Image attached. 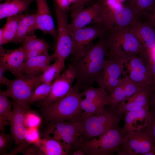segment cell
<instances>
[{
	"label": "cell",
	"instance_id": "cell-37",
	"mask_svg": "<svg viewBox=\"0 0 155 155\" xmlns=\"http://www.w3.org/2000/svg\"><path fill=\"white\" fill-rule=\"evenodd\" d=\"M155 3V0H137L135 9L139 16L150 9Z\"/></svg>",
	"mask_w": 155,
	"mask_h": 155
},
{
	"label": "cell",
	"instance_id": "cell-12",
	"mask_svg": "<svg viewBox=\"0 0 155 155\" xmlns=\"http://www.w3.org/2000/svg\"><path fill=\"white\" fill-rule=\"evenodd\" d=\"M129 73L128 76L132 80L144 86H150L153 78L148 57L140 54L130 57L124 63Z\"/></svg>",
	"mask_w": 155,
	"mask_h": 155
},
{
	"label": "cell",
	"instance_id": "cell-2",
	"mask_svg": "<svg viewBox=\"0 0 155 155\" xmlns=\"http://www.w3.org/2000/svg\"><path fill=\"white\" fill-rule=\"evenodd\" d=\"M77 84L61 99L41 107L43 118L48 123L59 121H80L84 111L81 106L83 96Z\"/></svg>",
	"mask_w": 155,
	"mask_h": 155
},
{
	"label": "cell",
	"instance_id": "cell-18",
	"mask_svg": "<svg viewBox=\"0 0 155 155\" xmlns=\"http://www.w3.org/2000/svg\"><path fill=\"white\" fill-rule=\"evenodd\" d=\"M128 28L142 44L149 57L155 48V29L148 23L138 19Z\"/></svg>",
	"mask_w": 155,
	"mask_h": 155
},
{
	"label": "cell",
	"instance_id": "cell-4",
	"mask_svg": "<svg viewBox=\"0 0 155 155\" xmlns=\"http://www.w3.org/2000/svg\"><path fill=\"white\" fill-rule=\"evenodd\" d=\"M106 37L108 46L107 56L117 58L124 62L133 55L148 57L142 44L128 27L108 30Z\"/></svg>",
	"mask_w": 155,
	"mask_h": 155
},
{
	"label": "cell",
	"instance_id": "cell-10",
	"mask_svg": "<svg viewBox=\"0 0 155 155\" xmlns=\"http://www.w3.org/2000/svg\"><path fill=\"white\" fill-rule=\"evenodd\" d=\"M128 137L116 152L117 155H145L155 144L144 128L128 132Z\"/></svg>",
	"mask_w": 155,
	"mask_h": 155
},
{
	"label": "cell",
	"instance_id": "cell-16",
	"mask_svg": "<svg viewBox=\"0 0 155 155\" xmlns=\"http://www.w3.org/2000/svg\"><path fill=\"white\" fill-rule=\"evenodd\" d=\"M24 62L23 48L6 49L0 46V69L5 72L11 71L16 78L24 74L22 69Z\"/></svg>",
	"mask_w": 155,
	"mask_h": 155
},
{
	"label": "cell",
	"instance_id": "cell-23",
	"mask_svg": "<svg viewBox=\"0 0 155 155\" xmlns=\"http://www.w3.org/2000/svg\"><path fill=\"white\" fill-rule=\"evenodd\" d=\"M34 0H5L0 4V19L28 11Z\"/></svg>",
	"mask_w": 155,
	"mask_h": 155
},
{
	"label": "cell",
	"instance_id": "cell-51",
	"mask_svg": "<svg viewBox=\"0 0 155 155\" xmlns=\"http://www.w3.org/2000/svg\"><path fill=\"white\" fill-rule=\"evenodd\" d=\"M2 0H0V1H2Z\"/></svg>",
	"mask_w": 155,
	"mask_h": 155
},
{
	"label": "cell",
	"instance_id": "cell-22",
	"mask_svg": "<svg viewBox=\"0 0 155 155\" xmlns=\"http://www.w3.org/2000/svg\"><path fill=\"white\" fill-rule=\"evenodd\" d=\"M57 57L54 53L50 55L48 51L30 58L24 62L22 69L23 74L36 75H40Z\"/></svg>",
	"mask_w": 155,
	"mask_h": 155
},
{
	"label": "cell",
	"instance_id": "cell-45",
	"mask_svg": "<svg viewBox=\"0 0 155 155\" xmlns=\"http://www.w3.org/2000/svg\"><path fill=\"white\" fill-rule=\"evenodd\" d=\"M80 3L81 5L83 7H84L85 5L87 4V3L89 1L91 0H80Z\"/></svg>",
	"mask_w": 155,
	"mask_h": 155
},
{
	"label": "cell",
	"instance_id": "cell-6",
	"mask_svg": "<svg viewBox=\"0 0 155 155\" xmlns=\"http://www.w3.org/2000/svg\"><path fill=\"white\" fill-rule=\"evenodd\" d=\"M81 122L59 121L48 123L42 136L61 142L68 154L72 146L79 142L82 135Z\"/></svg>",
	"mask_w": 155,
	"mask_h": 155
},
{
	"label": "cell",
	"instance_id": "cell-41",
	"mask_svg": "<svg viewBox=\"0 0 155 155\" xmlns=\"http://www.w3.org/2000/svg\"><path fill=\"white\" fill-rule=\"evenodd\" d=\"M150 106L155 107V88L151 86L150 96Z\"/></svg>",
	"mask_w": 155,
	"mask_h": 155
},
{
	"label": "cell",
	"instance_id": "cell-9",
	"mask_svg": "<svg viewBox=\"0 0 155 155\" xmlns=\"http://www.w3.org/2000/svg\"><path fill=\"white\" fill-rule=\"evenodd\" d=\"M53 1L54 11L57 20V30L55 50L57 58L65 61L71 54L72 42L68 29L67 12L60 9Z\"/></svg>",
	"mask_w": 155,
	"mask_h": 155
},
{
	"label": "cell",
	"instance_id": "cell-5",
	"mask_svg": "<svg viewBox=\"0 0 155 155\" xmlns=\"http://www.w3.org/2000/svg\"><path fill=\"white\" fill-rule=\"evenodd\" d=\"M128 136V132L118 125L100 136L78 143L72 148H75L76 150H81L84 155H113L125 142Z\"/></svg>",
	"mask_w": 155,
	"mask_h": 155
},
{
	"label": "cell",
	"instance_id": "cell-29",
	"mask_svg": "<svg viewBox=\"0 0 155 155\" xmlns=\"http://www.w3.org/2000/svg\"><path fill=\"white\" fill-rule=\"evenodd\" d=\"M106 103V100L90 101L85 98L82 100L81 106L84 113L97 114L103 111Z\"/></svg>",
	"mask_w": 155,
	"mask_h": 155
},
{
	"label": "cell",
	"instance_id": "cell-49",
	"mask_svg": "<svg viewBox=\"0 0 155 155\" xmlns=\"http://www.w3.org/2000/svg\"><path fill=\"white\" fill-rule=\"evenodd\" d=\"M151 86L155 88V78L153 79V83Z\"/></svg>",
	"mask_w": 155,
	"mask_h": 155
},
{
	"label": "cell",
	"instance_id": "cell-19",
	"mask_svg": "<svg viewBox=\"0 0 155 155\" xmlns=\"http://www.w3.org/2000/svg\"><path fill=\"white\" fill-rule=\"evenodd\" d=\"M150 107L148 105L138 110L125 113L123 128L128 132L139 130L148 126L153 117Z\"/></svg>",
	"mask_w": 155,
	"mask_h": 155
},
{
	"label": "cell",
	"instance_id": "cell-7",
	"mask_svg": "<svg viewBox=\"0 0 155 155\" xmlns=\"http://www.w3.org/2000/svg\"><path fill=\"white\" fill-rule=\"evenodd\" d=\"M40 75L24 74L11 80L5 92L8 97H11L22 106L29 108L28 102L30 97L36 88L41 84Z\"/></svg>",
	"mask_w": 155,
	"mask_h": 155
},
{
	"label": "cell",
	"instance_id": "cell-24",
	"mask_svg": "<svg viewBox=\"0 0 155 155\" xmlns=\"http://www.w3.org/2000/svg\"><path fill=\"white\" fill-rule=\"evenodd\" d=\"M37 29L35 13L24 14L19 22L14 42L18 43L22 42L27 36L34 34Z\"/></svg>",
	"mask_w": 155,
	"mask_h": 155
},
{
	"label": "cell",
	"instance_id": "cell-15",
	"mask_svg": "<svg viewBox=\"0 0 155 155\" xmlns=\"http://www.w3.org/2000/svg\"><path fill=\"white\" fill-rule=\"evenodd\" d=\"M102 10V4L98 0L97 2L86 8L71 13V19L68 26L69 34L90 23L99 24Z\"/></svg>",
	"mask_w": 155,
	"mask_h": 155
},
{
	"label": "cell",
	"instance_id": "cell-31",
	"mask_svg": "<svg viewBox=\"0 0 155 155\" xmlns=\"http://www.w3.org/2000/svg\"><path fill=\"white\" fill-rule=\"evenodd\" d=\"M82 92L85 99L90 101L107 100L109 93L103 88L99 87L94 88L89 86L84 89Z\"/></svg>",
	"mask_w": 155,
	"mask_h": 155
},
{
	"label": "cell",
	"instance_id": "cell-8",
	"mask_svg": "<svg viewBox=\"0 0 155 155\" xmlns=\"http://www.w3.org/2000/svg\"><path fill=\"white\" fill-rule=\"evenodd\" d=\"M108 29L103 25L95 24L89 27L74 30L70 34L72 42L71 55L72 57L78 58L83 56L96 38L104 36Z\"/></svg>",
	"mask_w": 155,
	"mask_h": 155
},
{
	"label": "cell",
	"instance_id": "cell-47",
	"mask_svg": "<svg viewBox=\"0 0 155 155\" xmlns=\"http://www.w3.org/2000/svg\"><path fill=\"white\" fill-rule=\"evenodd\" d=\"M137 0H127V1L132 6L135 7Z\"/></svg>",
	"mask_w": 155,
	"mask_h": 155
},
{
	"label": "cell",
	"instance_id": "cell-35",
	"mask_svg": "<svg viewBox=\"0 0 155 155\" xmlns=\"http://www.w3.org/2000/svg\"><path fill=\"white\" fill-rule=\"evenodd\" d=\"M13 140L12 136L10 134H6L4 132L0 133V154L1 155H6L8 148Z\"/></svg>",
	"mask_w": 155,
	"mask_h": 155
},
{
	"label": "cell",
	"instance_id": "cell-39",
	"mask_svg": "<svg viewBox=\"0 0 155 155\" xmlns=\"http://www.w3.org/2000/svg\"><path fill=\"white\" fill-rule=\"evenodd\" d=\"M150 108L152 113V118L149 124L144 128L155 144V107L150 106Z\"/></svg>",
	"mask_w": 155,
	"mask_h": 155
},
{
	"label": "cell",
	"instance_id": "cell-42",
	"mask_svg": "<svg viewBox=\"0 0 155 155\" xmlns=\"http://www.w3.org/2000/svg\"><path fill=\"white\" fill-rule=\"evenodd\" d=\"M5 72L0 69V83L7 86L9 84L11 80H8L4 76V74Z\"/></svg>",
	"mask_w": 155,
	"mask_h": 155
},
{
	"label": "cell",
	"instance_id": "cell-3",
	"mask_svg": "<svg viewBox=\"0 0 155 155\" xmlns=\"http://www.w3.org/2000/svg\"><path fill=\"white\" fill-rule=\"evenodd\" d=\"M108 105L98 114L84 113L80 120L82 133L80 143L102 134L118 125L120 121L124 119V114L118 111L116 107Z\"/></svg>",
	"mask_w": 155,
	"mask_h": 155
},
{
	"label": "cell",
	"instance_id": "cell-27",
	"mask_svg": "<svg viewBox=\"0 0 155 155\" xmlns=\"http://www.w3.org/2000/svg\"><path fill=\"white\" fill-rule=\"evenodd\" d=\"M54 62L49 65L40 75V84L51 82L54 80L60 74L65 66V61L56 58Z\"/></svg>",
	"mask_w": 155,
	"mask_h": 155
},
{
	"label": "cell",
	"instance_id": "cell-50",
	"mask_svg": "<svg viewBox=\"0 0 155 155\" xmlns=\"http://www.w3.org/2000/svg\"><path fill=\"white\" fill-rule=\"evenodd\" d=\"M121 2L124 3L125 1H127V0H119Z\"/></svg>",
	"mask_w": 155,
	"mask_h": 155
},
{
	"label": "cell",
	"instance_id": "cell-1",
	"mask_svg": "<svg viewBox=\"0 0 155 155\" xmlns=\"http://www.w3.org/2000/svg\"><path fill=\"white\" fill-rule=\"evenodd\" d=\"M105 36L99 38L95 44H92L83 56L72 57L71 59L69 64L74 69L76 84L80 89L91 86L96 82L101 73L108 49Z\"/></svg>",
	"mask_w": 155,
	"mask_h": 155
},
{
	"label": "cell",
	"instance_id": "cell-20",
	"mask_svg": "<svg viewBox=\"0 0 155 155\" xmlns=\"http://www.w3.org/2000/svg\"><path fill=\"white\" fill-rule=\"evenodd\" d=\"M37 10L35 13L38 29L44 34L50 35L56 43L57 32L46 0H35Z\"/></svg>",
	"mask_w": 155,
	"mask_h": 155
},
{
	"label": "cell",
	"instance_id": "cell-21",
	"mask_svg": "<svg viewBox=\"0 0 155 155\" xmlns=\"http://www.w3.org/2000/svg\"><path fill=\"white\" fill-rule=\"evenodd\" d=\"M151 86L146 87L125 99L117 106V110L124 114L127 112L140 109L150 104Z\"/></svg>",
	"mask_w": 155,
	"mask_h": 155
},
{
	"label": "cell",
	"instance_id": "cell-30",
	"mask_svg": "<svg viewBox=\"0 0 155 155\" xmlns=\"http://www.w3.org/2000/svg\"><path fill=\"white\" fill-rule=\"evenodd\" d=\"M53 83H43L38 85L31 94L28 102V105L29 106L33 103L46 98L50 93Z\"/></svg>",
	"mask_w": 155,
	"mask_h": 155
},
{
	"label": "cell",
	"instance_id": "cell-34",
	"mask_svg": "<svg viewBox=\"0 0 155 155\" xmlns=\"http://www.w3.org/2000/svg\"><path fill=\"white\" fill-rule=\"evenodd\" d=\"M5 91L0 90V117L6 118L9 121L12 115L11 103Z\"/></svg>",
	"mask_w": 155,
	"mask_h": 155
},
{
	"label": "cell",
	"instance_id": "cell-17",
	"mask_svg": "<svg viewBox=\"0 0 155 155\" xmlns=\"http://www.w3.org/2000/svg\"><path fill=\"white\" fill-rule=\"evenodd\" d=\"M12 115L9 121L11 135L17 145H18L26 139L28 133L25 124L26 113L29 109L22 106L13 100Z\"/></svg>",
	"mask_w": 155,
	"mask_h": 155
},
{
	"label": "cell",
	"instance_id": "cell-43",
	"mask_svg": "<svg viewBox=\"0 0 155 155\" xmlns=\"http://www.w3.org/2000/svg\"><path fill=\"white\" fill-rule=\"evenodd\" d=\"M6 118L0 117V131L1 132L4 131L5 127L9 124Z\"/></svg>",
	"mask_w": 155,
	"mask_h": 155
},
{
	"label": "cell",
	"instance_id": "cell-40",
	"mask_svg": "<svg viewBox=\"0 0 155 155\" xmlns=\"http://www.w3.org/2000/svg\"><path fill=\"white\" fill-rule=\"evenodd\" d=\"M63 11L68 12L71 4L69 0H53Z\"/></svg>",
	"mask_w": 155,
	"mask_h": 155
},
{
	"label": "cell",
	"instance_id": "cell-32",
	"mask_svg": "<svg viewBox=\"0 0 155 155\" xmlns=\"http://www.w3.org/2000/svg\"><path fill=\"white\" fill-rule=\"evenodd\" d=\"M121 82L126 96V99L147 87L143 86L135 82L127 75L122 78Z\"/></svg>",
	"mask_w": 155,
	"mask_h": 155
},
{
	"label": "cell",
	"instance_id": "cell-28",
	"mask_svg": "<svg viewBox=\"0 0 155 155\" xmlns=\"http://www.w3.org/2000/svg\"><path fill=\"white\" fill-rule=\"evenodd\" d=\"M24 52L29 51L44 53L48 51L49 44L42 38H38L34 34L27 36L22 42Z\"/></svg>",
	"mask_w": 155,
	"mask_h": 155
},
{
	"label": "cell",
	"instance_id": "cell-14",
	"mask_svg": "<svg viewBox=\"0 0 155 155\" xmlns=\"http://www.w3.org/2000/svg\"><path fill=\"white\" fill-rule=\"evenodd\" d=\"M76 77L74 69L69 64L67 68L54 80L49 95L38 101V105L40 107L44 106L66 96L72 89V84Z\"/></svg>",
	"mask_w": 155,
	"mask_h": 155
},
{
	"label": "cell",
	"instance_id": "cell-33",
	"mask_svg": "<svg viewBox=\"0 0 155 155\" xmlns=\"http://www.w3.org/2000/svg\"><path fill=\"white\" fill-rule=\"evenodd\" d=\"M126 98L121 81L119 85L109 94L107 99L106 105H109L116 108L119 103Z\"/></svg>",
	"mask_w": 155,
	"mask_h": 155
},
{
	"label": "cell",
	"instance_id": "cell-13",
	"mask_svg": "<svg viewBox=\"0 0 155 155\" xmlns=\"http://www.w3.org/2000/svg\"><path fill=\"white\" fill-rule=\"evenodd\" d=\"M124 62L115 57H106L101 73L96 81L99 87L109 94L119 84L124 73Z\"/></svg>",
	"mask_w": 155,
	"mask_h": 155
},
{
	"label": "cell",
	"instance_id": "cell-48",
	"mask_svg": "<svg viewBox=\"0 0 155 155\" xmlns=\"http://www.w3.org/2000/svg\"><path fill=\"white\" fill-rule=\"evenodd\" d=\"M69 1L71 4L72 3V5H73L78 3L80 0H69Z\"/></svg>",
	"mask_w": 155,
	"mask_h": 155
},
{
	"label": "cell",
	"instance_id": "cell-25",
	"mask_svg": "<svg viewBox=\"0 0 155 155\" xmlns=\"http://www.w3.org/2000/svg\"><path fill=\"white\" fill-rule=\"evenodd\" d=\"M36 146L40 155H66L62 144L55 140L43 137L34 143Z\"/></svg>",
	"mask_w": 155,
	"mask_h": 155
},
{
	"label": "cell",
	"instance_id": "cell-26",
	"mask_svg": "<svg viewBox=\"0 0 155 155\" xmlns=\"http://www.w3.org/2000/svg\"><path fill=\"white\" fill-rule=\"evenodd\" d=\"M23 15V14H20L7 18L6 22L3 26V38L0 46L9 42H14L17 35L19 22Z\"/></svg>",
	"mask_w": 155,
	"mask_h": 155
},
{
	"label": "cell",
	"instance_id": "cell-38",
	"mask_svg": "<svg viewBox=\"0 0 155 155\" xmlns=\"http://www.w3.org/2000/svg\"><path fill=\"white\" fill-rule=\"evenodd\" d=\"M139 17H143L144 21L149 23L155 29V3L150 9L144 12Z\"/></svg>",
	"mask_w": 155,
	"mask_h": 155
},
{
	"label": "cell",
	"instance_id": "cell-11",
	"mask_svg": "<svg viewBox=\"0 0 155 155\" xmlns=\"http://www.w3.org/2000/svg\"><path fill=\"white\" fill-rule=\"evenodd\" d=\"M139 16L134 7L128 2L122 8L112 11L102 10L99 24L108 30L128 27Z\"/></svg>",
	"mask_w": 155,
	"mask_h": 155
},
{
	"label": "cell",
	"instance_id": "cell-36",
	"mask_svg": "<svg viewBox=\"0 0 155 155\" xmlns=\"http://www.w3.org/2000/svg\"><path fill=\"white\" fill-rule=\"evenodd\" d=\"M29 110L26 112L25 115V126L27 128L36 127L40 124V119L37 114L33 112L29 111Z\"/></svg>",
	"mask_w": 155,
	"mask_h": 155
},
{
	"label": "cell",
	"instance_id": "cell-46",
	"mask_svg": "<svg viewBox=\"0 0 155 155\" xmlns=\"http://www.w3.org/2000/svg\"><path fill=\"white\" fill-rule=\"evenodd\" d=\"M73 155H84V153L81 150H78L74 151L73 153Z\"/></svg>",
	"mask_w": 155,
	"mask_h": 155
},
{
	"label": "cell",
	"instance_id": "cell-44",
	"mask_svg": "<svg viewBox=\"0 0 155 155\" xmlns=\"http://www.w3.org/2000/svg\"><path fill=\"white\" fill-rule=\"evenodd\" d=\"M3 30L4 28L3 27L0 29V45L1 44L3 40Z\"/></svg>",
	"mask_w": 155,
	"mask_h": 155
}]
</instances>
